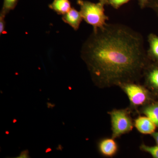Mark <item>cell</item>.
<instances>
[{
	"instance_id": "cell-1",
	"label": "cell",
	"mask_w": 158,
	"mask_h": 158,
	"mask_svg": "<svg viewBox=\"0 0 158 158\" xmlns=\"http://www.w3.org/2000/svg\"><path fill=\"white\" fill-rule=\"evenodd\" d=\"M81 57L99 88L138 82L151 62L143 35L119 23H107L93 29L82 45Z\"/></svg>"
},
{
	"instance_id": "cell-2",
	"label": "cell",
	"mask_w": 158,
	"mask_h": 158,
	"mask_svg": "<svg viewBox=\"0 0 158 158\" xmlns=\"http://www.w3.org/2000/svg\"><path fill=\"white\" fill-rule=\"evenodd\" d=\"M129 100V108L131 111L139 112V110L150 103L151 93L144 85L138 82L124 83L118 86Z\"/></svg>"
},
{
	"instance_id": "cell-3",
	"label": "cell",
	"mask_w": 158,
	"mask_h": 158,
	"mask_svg": "<svg viewBox=\"0 0 158 158\" xmlns=\"http://www.w3.org/2000/svg\"><path fill=\"white\" fill-rule=\"evenodd\" d=\"M77 3L83 19L93 29L101 28L107 23L109 17L105 13L104 5L99 2L95 3L85 0H77Z\"/></svg>"
},
{
	"instance_id": "cell-4",
	"label": "cell",
	"mask_w": 158,
	"mask_h": 158,
	"mask_svg": "<svg viewBox=\"0 0 158 158\" xmlns=\"http://www.w3.org/2000/svg\"><path fill=\"white\" fill-rule=\"evenodd\" d=\"M131 112L129 108L113 109L108 112L111 119L112 138L116 139L132 131L135 126Z\"/></svg>"
},
{
	"instance_id": "cell-5",
	"label": "cell",
	"mask_w": 158,
	"mask_h": 158,
	"mask_svg": "<svg viewBox=\"0 0 158 158\" xmlns=\"http://www.w3.org/2000/svg\"><path fill=\"white\" fill-rule=\"evenodd\" d=\"M145 67L142 78H144V86L148 89L158 90V62H153Z\"/></svg>"
},
{
	"instance_id": "cell-6",
	"label": "cell",
	"mask_w": 158,
	"mask_h": 158,
	"mask_svg": "<svg viewBox=\"0 0 158 158\" xmlns=\"http://www.w3.org/2000/svg\"><path fill=\"white\" fill-rule=\"evenodd\" d=\"M134 122V126L141 134L152 135L155 132L156 126L147 116H138Z\"/></svg>"
},
{
	"instance_id": "cell-7",
	"label": "cell",
	"mask_w": 158,
	"mask_h": 158,
	"mask_svg": "<svg viewBox=\"0 0 158 158\" xmlns=\"http://www.w3.org/2000/svg\"><path fill=\"white\" fill-rule=\"evenodd\" d=\"M98 148L102 155L107 157H112L118 152V145L115 139L112 137L104 138L100 141Z\"/></svg>"
},
{
	"instance_id": "cell-8",
	"label": "cell",
	"mask_w": 158,
	"mask_h": 158,
	"mask_svg": "<svg viewBox=\"0 0 158 158\" xmlns=\"http://www.w3.org/2000/svg\"><path fill=\"white\" fill-rule=\"evenodd\" d=\"M83 19L80 11L74 8H71L67 13L62 16L63 21L69 25L76 31L78 30Z\"/></svg>"
},
{
	"instance_id": "cell-9",
	"label": "cell",
	"mask_w": 158,
	"mask_h": 158,
	"mask_svg": "<svg viewBox=\"0 0 158 158\" xmlns=\"http://www.w3.org/2000/svg\"><path fill=\"white\" fill-rule=\"evenodd\" d=\"M149 47L147 51L148 59L151 61L158 62V36L150 33L148 36Z\"/></svg>"
},
{
	"instance_id": "cell-10",
	"label": "cell",
	"mask_w": 158,
	"mask_h": 158,
	"mask_svg": "<svg viewBox=\"0 0 158 158\" xmlns=\"http://www.w3.org/2000/svg\"><path fill=\"white\" fill-rule=\"evenodd\" d=\"M138 113L150 118L158 127V102L146 105L141 108Z\"/></svg>"
},
{
	"instance_id": "cell-11",
	"label": "cell",
	"mask_w": 158,
	"mask_h": 158,
	"mask_svg": "<svg viewBox=\"0 0 158 158\" xmlns=\"http://www.w3.org/2000/svg\"><path fill=\"white\" fill-rule=\"evenodd\" d=\"M49 7L60 15L65 14L71 9L69 0H54Z\"/></svg>"
},
{
	"instance_id": "cell-12",
	"label": "cell",
	"mask_w": 158,
	"mask_h": 158,
	"mask_svg": "<svg viewBox=\"0 0 158 158\" xmlns=\"http://www.w3.org/2000/svg\"><path fill=\"white\" fill-rule=\"evenodd\" d=\"M18 2L19 0H4L1 13L7 15L10 11L15 9Z\"/></svg>"
},
{
	"instance_id": "cell-13",
	"label": "cell",
	"mask_w": 158,
	"mask_h": 158,
	"mask_svg": "<svg viewBox=\"0 0 158 158\" xmlns=\"http://www.w3.org/2000/svg\"><path fill=\"white\" fill-rule=\"evenodd\" d=\"M140 149L142 151L148 153L152 157L158 158V145L150 146L142 143L140 146Z\"/></svg>"
},
{
	"instance_id": "cell-14",
	"label": "cell",
	"mask_w": 158,
	"mask_h": 158,
	"mask_svg": "<svg viewBox=\"0 0 158 158\" xmlns=\"http://www.w3.org/2000/svg\"><path fill=\"white\" fill-rule=\"evenodd\" d=\"M130 1L131 0H109V5L114 9H117Z\"/></svg>"
},
{
	"instance_id": "cell-15",
	"label": "cell",
	"mask_w": 158,
	"mask_h": 158,
	"mask_svg": "<svg viewBox=\"0 0 158 158\" xmlns=\"http://www.w3.org/2000/svg\"><path fill=\"white\" fill-rule=\"evenodd\" d=\"M146 8L151 9L158 17V0H149Z\"/></svg>"
},
{
	"instance_id": "cell-16",
	"label": "cell",
	"mask_w": 158,
	"mask_h": 158,
	"mask_svg": "<svg viewBox=\"0 0 158 158\" xmlns=\"http://www.w3.org/2000/svg\"><path fill=\"white\" fill-rule=\"evenodd\" d=\"M6 15L0 13V35H2L5 32L6 28Z\"/></svg>"
},
{
	"instance_id": "cell-17",
	"label": "cell",
	"mask_w": 158,
	"mask_h": 158,
	"mask_svg": "<svg viewBox=\"0 0 158 158\" xmlns=\"http://www.w3.org/2000/svg\"><path fill=\"white\" fill-rule=\"evenodd\" d=\"M138 1L140 8L141 9H144V8H146V6L149 0H138Z\"/></svg>"
},
{
	"instance_id": "cell-18",
	"label": "cell",
	"mask_w": 158,
	"mask_h": 158,
	"mask_svg": "<svg viewBox=\"0 0 158 158\" xmlns=\"http://www.w3.org/2000/svg\"><path fill=\"white\" fill-rule=\"evenodd\" d=\"M152 136L154 140H155L156 144L158 145V132H156L153 133Z\"/></svg>"
},
{
	"instance_id": "cell-19",
	"label": "cell",
	"mask_w": 158,
	"mask_h": 158,
	"mask_svg": "<svg viewBox=\"0 0 158 158\" xmlns=\"http://www.w3.org/2000/svg\"><path fill=\"white\" fill-rule=\"evenodd\" d=\"M98 2L102 3L104 6L109 5V0H98Z\"/></svg>"
}]
</instances>
